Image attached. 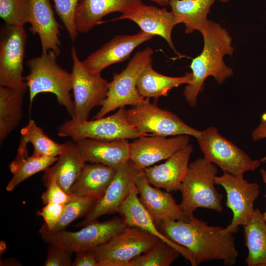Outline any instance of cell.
<instances>
[{
  "label": "cell",
  "instance_id": "cell-17",
  "mask_svg": "<svg viewBox=\"0 0 266 266\" xmlns=\"http://www.w3.org/2000/svg\"><path fill=\"white\" fill-rule=\"evenodd\" d=\"M154 35L140 31L133 35H117L82 61L90 71L101 73L107 67L127 60L139 45Z\"/></svg>",
  "mask_w": 266,
  "mask_h": 266
},
{
  "label": "cell",
  "instance_id": "cell-16",
  "mask_svg": "<svg viewBox=\"0 0 266 266\" xmlns=\"http://www.w3.org/2000/svg\"><path fill=\"white\" fill-rule=\"evenodd\" d=\"M135 185L140 202L158 228L163 222L189 220L170 192L151 185L143 170L138 176Z\"/></svg>",
  "mask_w": 266,
  "mask_h": 266
},
{
  "label": "cell",
  "instance_id": "cell-23",
  "mask_svg": "<svg viewBox=\"0 0 266 266\" xmlns=\"http://www.w3.org/2000/svg\"><path fill=\"white\" fill-rule=\"evenodd\" d=\"M31 7L30 30L38 35L42 52L51 50L58 56L61 53V26L55 19L49 0H31Z\"/></svg>",
  "mask_w": 266,
  "mask_h": 266
},
{
  "label": "cell",
  "instance_id": "cell-14",
  "mask_svg": "<svg viewBox=\"0 0 266 266\" xmlns=\"http://www.w3.org/2000/svg\"><path fill=\"white\" fill-rule=\"evenodd\" d=\"M142 170L130 160L118 168L103 196L97 201L79 226H84L104 215L118 213L131 193L136 189V180Z\"/></svg>",
  "mask_w": 266,
  "mask_h": 266
},
{
  "label": "cell",
  "instance_id": "cell-7",
  "mask_svg": "<svg viewBox=\"0 0 266 266\" xmlns=\"http://www.w3.org/2000/svg\"><path fill=\"white\" fill-rule=\"evenodd\" d=\"M57 133L62 137H70L73 141L81 138L112 141L147 135L140 133L129 122L124 107L110 116L90 121L71 119L65 121L58 127Z\"/></svg>",
  "mask_w": 266,
  "mask_h": 266
},
{
  "label": "cell",
  "instance_id": "cell-13",
  "mask_svg": "<svg viewBox=\"0 0 266 266\" xmlns=\"http://www.w3.org/2000/svg\"><path fill=\"white\" fill-rule=\"evenodd\" d=\"M216 185L222 186L226 193L227 207L232 212L231 223L223 228L224 233H235L239 227L244 226L251 218L255 209L254 204L261 193L257 182H249L243 176L223 172L215 177Z\"/></svg>",
  "mask_w": 266,
  "mask_h": 266
},
{
  "label": "cell",
  "instance_id": "cell-31",
  "mask_svg": "<svg viewBox=\"0 0 266 266\" xmlns=\"http://www.w3.org/2000/svg\"><path fill=\"white\" fill-rule=\"evenodd\" d=\"M20 133L21 138L33 145L34 156L58 157L66 146L65 143H58L48 137L33 119L21 129Z\"/></svg>",
  "mask_w": 266,
  "mask_h": 266
},
{
  "label": "cell",
  "instance_id": "cell-34",
  "mask_svg": "<svg viewBox=\"0 0 266 266\" xmlns=\"http://www.w3.org/2000/svg\"><path fill=\"white\" fill-rule=\"evenodd\" d=\"M97 201V200L89 197L74 196L71 200L65 204L60 219L52 231L64 230L76 219L86 217Z\"/></svg>",
  "mask_w": 266,
  "mask_h": 266
},
{
  "label": "cell",
  "instance_id": "cell-22",
  "mask_svg": "<svg viewBox=\"0 0 266 266\" xmlns=\"http://www.w3.org/2000/svg\"><path fill=\"white\" fill-rule=\"evenodd\" d=\"M118 213L128 226L136 227L149 233L175 248L189 261L191 266H197L193 254L187 248L170 240L156 225L154 221L139 201L137 188L133 190L124 202Z\"/></svg>",
  "mask_w": 266,
  "mask_h": 266
},
{
  "label": "cell",
  "instance_id": "cell-10",
  "mask_svg": "<svg viewBox=\"0 0 266 266\" xmlns=\"http://www.w3.org/2000/svg\"><path fill=\"white\" fill-rule=\"evenodd\" d=\"M126 116L129 122L144 135L165 137L188 135L196 138L200 133L175 114L151 103L149 99L126 110Z\"/></svg>",
  "mask_w": 266,
  "mask_h": 266
},
{
  "label": "cell",
  "instance_id": "cell-19",
  "mask_svg": "<svg viewBox=\"0 0 266 266\" xmlns=\"http://www.w3.org/2000/svg\"><path fill=\"white\" fill-rule=\"evenodd\" d=\"M129 19L136 23L141 31L148 34L157 35L165 39L170 48L179 56L181 55L174 47L171 38L173 28L181 23L179 20L166 8H160L145 4L112 20Z\"/></svg>",
  "mask_w": 266,
  "mask_h": 266
},
{
  "label": "cell",
  "instance_id": "cell-18",
  "mask_svg": "<svg viewBox=\"0 0 266 266\" xmlns=\"http://www.w3.org/2000/svg\"><path fill=\"white\" fill-rule=\"evenodd\" d=\"M193 151L192 144L178 150L164 163L143 169L148 182L153 186L168 192L179 190L189 169Z\"/></svg>",
  "mask_w": 266,
  "mask_h": 266
},
{
  "label": "cell",
  "instance_id": "cell-1",
  "mask_svg": "<svg viewBox=\"0 0 266 266\" xmlns=\"http://www.w3.org/2000/svg\"><path fill=\"white\" fill-rule=\"evenodd\" d=\"M224 228L209 226L194 215L187 221L161 223L159 229L173 242L188 249L197 266L207 262L222 261L224 265L235 264L238 257L233 233H224Z\"/></svg>",
  "mask_w": 266,
  "mask_h": 266
},
{
  "label": "cell",
  "instance_id": "cell-33",
  "mask_svg": "<svg viewBox=\"0 0 266 266\" xmlns=\"http://www.w3.org/2000/svg\"><path fill=\"white\" fill-rule=\"evenodd\" d=\"M31 0H0V17L5 24L24 27L30 23Z\"/></svg>",
  "mask_w": 266,
  "mask_h": 266
},
{
  "label": "cell",
  "instance_id": "cell-42",
  "mask_svg": "<svg viewBox=\"0 0 266 266\" xmlns=\"http://www.w3.org/2000/svg\"><path fill=\"white\" fill-rule=\"evenodd\" d=\"M151 1L157 3L160 6H165L168 5L169 0H151Z\"/></svg>",
  "mask_w": 266,
  "mask_h": 266
},
{
  "label": "cell",
  "instance_id": "cell-11",
  "mask_svg": "<svg viewBox=\"0 0 266 266\" xmlns=\"http://www.w3.org/2000/svg\"><path fill=\"white\" fill-rule=\"evenodd\" d=\"M159 240L141 229L127 226L94 250L98 266H130L133 259L147 252Z\"/></svg>",
  "mask_w": 266,
  "mask_h": 266
},
{
  "label": "cell",
  "instance_id": "cell-41",
  "mask_svg": "<svg viewBox=\"0 0 266 266\" xmlns=\"http://www.w3.org/2000/svg\"><path fill=\"white\" fill-rule=\"evenodd\" d=\"M260 172L263 182L266 186V193L265 195H264V197L266 199V169L262 168L260 169ZM262 215L264 220L266 222V210L262 213Z\"/></svg>",
  "mask_w": 266,
  "mask_h": 266
},
{
  "label": "cell",
  "instance_id": "cell-21",
  "mask_svg": "<svg viewBox=\"0 0 266 266\" xmlns=\"http://www.w3.org/2000/svg\"><path fill=\"white\" fill-rule=\"evenodd\" d=\"M144 4L142 0H80L76 13V30L78 33H86L100 24L108 14L126 13Z\"/></svg>",
  "mask_w": 266,
  "mask_h": 266
},
{
  "label": "cell",
  "instance_id": "cell-8",
  "mask_svg": "<svg viewBox=\"0 0 266 266\" xmlns=\"http://www.w3.org/2000/svg\"><path fill=\"white\" fill-rule=\"evenodd\" d=\"M196 139L203 157L218 166L223 172L243 176L245 172L255 171L261 165L260 160L252 159L221 135L215 127L210 126L200 131Z\"/></svg>",
  "mask_w": 266,
  "mask_h": 266
},
{
  "label": "cell",
  "instance_id": "cell-27",
  "mask_svg": "<svg viewBox=\"0 0 266 266\" xmlns=\"http://www.w3.org/2000/svg\"><path fill=\"white\" fill-rule=\"evenodd\" d=\"M245 245L248 251L245 263L248 266H266V222L258 209L244 226Z\"/></svg>",
  "mask_w": 266,
  "mask_h": 266
},
{
  "label": "cell",
  "instance_id": "cell-43",
  "mask_svg": "<svg viewBox=\"0 0 266 266\" xmlns=\"http://www.w3.org/2000/svg\"><path fill=\"white\" fill-rule=\"evenodd\" d=\"M6 245L5 242L3 240H1L0 242V255L1 254V253L2 254L3 253H4L5 251L6 250Z\"/></svg>",
  "mask_w": 266,
  "mask_h": 266
},
{
  "label": "cell",
  "instance_id": "cell-40",
  "mask_svg": "<svg viewBox=\"0 0 266 266\" xmlns=\"http://www.w3.org/2000/svg\"><path fill=\"white\" fill-rule=\"evenodd\" d=\"M251 138L254 142L266 138V112L261 115L258 125L252 131ZM260 161L261 163H266V155Z\"/></svg>",
  "mask_w": 266,
  "mask_h": 266
},
{
  "label": "cell",
  "instance_id": "cell-6",
  "mask_svg": "<svg viewBox=\"0 0 266 266\" xmlns=\"http://www.w3.org/2000/svg\"><path fill=\"white\" fill-rule=\"evenodd\" d=\"M153 53V49L149 47L137 51L124 69L114 74L109 83L106 98L93 119L104 117L116 109L129 105L133 106L146 100L139 93L136 84L142 71L151 63Z\"/></svg>",
  "mask_w": 266,
  "mask_h": 266
},
{
  "label": "cell",
  "instance_id": "cell-2",
  "mask_svg": "<svg viewBox=\"0 0 266 266\" xmlns=\"http://www.w3.org/2000/svg\"><path fill=\"white\" fill-rule=\"evenodd\" d=\"M202 35L203 49L192 60L190 65L192 79L186 84L183 93L185 100L192 107L197 105L198 97L203 90L208 77H213L218 84H222L233 74V69L223 60L226 55L232 56L234 51L230 33L219 23L208 20L206 30Z\"/></svg>",
  "mask_w": 266,
  "mask_h": 266
},
{
  "label": "cell",
  "instance_id": "cell-12",
  "mask_svg": "<svg viewBox=\"0 0 266 266\" xmlns=\"http://www.w3.org/2000/svg\"><path fill=\"white\" fill-rule=\"evenodd\" d=\"M27 35L24 27L4 24L0 32V86L27 92L23 62Z\"/></svg>",
  "mask_w": 266,
  "mask_h": 266
},
{
  "label": "cell",
  "instance_id": "cell-29",
  "mask_svg": "<svg viewBox=\"0 0 266 266\" xmlns=\"http://www.w3.org/2000/svg\"><path fill=\"white\" fill-rule=\"evenodd\" d=\"M26 91L0 86V141L2 142L17 128L22 118Z\"/></svg>",
  "mask_w": 266,
  "mask_h": 266
},
{
  "label": "cell",
  "instance_id": "cell-39",
  "mask_svg": "<svg viewBox=\"0 0 266 266\" xmlns=\"http://www.w3.org/2000/svg\"><path fill=\"white\" fill-rule=\"evenodd\" d=\"M72 266H98V261L94 250L75 253Z\"/></svg>",
  "mask_w": 266,
  "mask_h": 266
},
{
  "label": "cell",
  "instance_id": "cell-36",
  "mask_svg": "<svg viewBox=\"0 0 266 266\" xmlns=\"http://www.w3.org/2000/svg\"><path fill=\"white\" fill-rule=\"evenodd\" d=\"M43 181L46 187V190L41 196L44 204L49 202L66 204L74 198V195L66 193L62 188L53 176L45 172Z\"/></svg>",
  "mask_w": 266,
  "mask_h": 266
},
{
  "label": "cell",
  "instance_id": "cell-35",
  "mask_svg": "<svg viewBox=\"0 0 266 266\" xmlns=\"http://www.w3.org/2000/svg\"><path fill=\"white\" fill-rule=\"evenodd\" d=\"M56 11L63 22L72 42L77 37L75 17L80 0H53Z\"/></svg>",
  "mask_w": 266,
  "mask_h": 266
},
{
  "label": "cell",
  "instance_id": "cell-5",
  "mask_svg": "<svg viewBox=\"0 0 266 266\" xmlns=\"http://www.w3.org/2000/svg\"><path fill=\"white\" fill-rule=\"evenodd\" d=\"M127 226L122 217H115L103 222L94 221L76 232L50 231L43 224L39 233L46 243L59 246L72 253L94 250Z\"/></svg>",
  "mask_w": 266,
  "mask_h": 266
},
{
  "label": "cell",
  "instance_id": "cell-26",
  "mask_svg": "<svg viewBox=\"0 0 266 266\" xmlns=\"http://www.w3.org/2000/svg\"><path fill=\"white\" fill-rule=\"evenodd\" d=\"M215 0H169L168 5L172 13L185 25V32L195 31L201 34L206 30L207 15Z\"/></svg>",
  "mask_w": 266,
  "mask_h": 266
},
{
  "label": "cell",
  "instance_id": "cell-25",
  "mask_svg": "<svg viewBox=\"0 0 266 266\" xmlns=\"http://www.w3.org/2000/svg\"><path fill=\"white\" fill-rule=\"evenodd\" d=\"M65 144V148L57 161L44 172L53 176L62 188L69 194L86 163L74 141H68Z\"/></svg>",
  "mask_w": 266,
  "mask_h": 266
},
{
  "label": "cell",
  "instance_id": "cell-37",
  "mask_svg": "<svg viewBox=\"0 0 266 266\" xmlns=\"http://www.w3.org/2000/svg\"><path fill=\"white\" fill-rule=\"evenodd\" d=\"M72 253L54 245H49L44 266H71Z\"/></svg>",
  "mask_w": 266,
  "mask_h": 266
},
{
  "label": "cell",
  "instance_id": "cell-20",
  "mask_svg": "<svg viewBox=\"0 0 266 266\" xmlns=\"http://www.w3.org/2000/svg\"><path fill=\"white\" fill-rule=\"evenodd\" d=\"M74 141L85 163L100 164L117 169L130 160L131 143L128 139L81 138Z\"/></svg>",
  "mask_w": 266,
  "mask_h": 266
},
{
  "label": "cell",
  "instance_id": "cell-9",
  "mask_svg": "<svg viewBox=\"0 0 266 266\" xmlns=\"http://www.w3.org/2000/svg\"><path fill=\"white\" fill-rule=\"evenodd\" d=\"M71 57L73 95L71 119L86 121L93 108L103 104L107 96L109 82L101 76V73L91 72L84 66L74 46L71 48Z\"/></svg>",
  "mask_w": 266,
  "mask_h": 266
},
{
  "label": "cell",
  "instance_id": "cell-30",
  "mask_svg": "<svg viewBox=\"0 0 266 266\" xmlns=\"http://www.w3.org/2000/svg\"><path fill=\"white\" fill-rule=\"evenodd\" d=\"M58 157L27 156L19 160H13L9 166L13 176L5 189L8 192L14 190L20 183L33 175L52 166Z\"/></svg>",
  "mask_w": 266,
  "mask_h": 266
},
{
  "label": "cell",
  "instance_id": "cell-15",
  "mask_svg": "<svg viewBox=\"0 0 266 266\" xmlns=\"http://www.w3.org/2000/svg\"><path fill=\"white\" fill-rule=\"evenodd\" d=\"M190 136L179 135L170 137L147 135L134 139L131 143L130 160L140 170L166 160L189 144Z\"/></svg>",
  "mask_w": 266,
  "mask_h": 266
},
{
  "label": "cell",
  "instance_id": "cell-3",
  "mask_svg": "<svg viewBox=\"0 0 266 266\" xmlns=\"http://www.w3.org/2000/svg\"><path fill=\"white\" fill-rule=\"evenodd\" d=\"M57 57L49 50L42 52L40 56L27 62L29 72L24 78L29 91L30 106L39 94L50 93L56 96L58 102L71 117L73 111L70 94L71 74L57 63Z\"/></svg>",
  "mask_w": 266,
  "mask_h": 266
},
{
  "label": "cell",
  "instance_id": "cell-38",
  "mask_svg": "<svg viewBox=\"0 0 266 266\" xmlns=\"http://www.w3.org/2000/svg\"><path fill=\"white\" fill-rule=\"evenodd\" d=\"M37 215L44 220V225L49 230H53L62 214L65 204L49 202L44 204Z\"/></svg>",
  "mask_w": 266,
  "mask_h": 266
},
{
  "label": "cell",
  "instance_id": "cell-24",
  "mask_svg": "<svg viewBox=\"0 0 266 266\" xmlns=\"http://www.w3.org/2000/svg\"><path fill=\"white\" fill-rule=\"evenodd\" d=\"M116 170L114 168L100 164H85L71 187L69 194L76 196L89 197L98 200L104 195Z\"/></svg>",
  "mask_w": 266,
  "mask_h": 266
},
{
  "label": "cell",
  "instance_id": "cell-28",
  "mask_svg": "<svg viewBox=\"0 0 266 266\" xmlns=\"http://www.w3.org/2000/svg\"><path fill=\"white\" fill-rule=\"evenodd\" d=\"M192 79V72L180 77L163 75L155 71L150 63L139 76L136 86L144 98L156 100L161 96L167 97L168 92L173 88L189 84Z\"/></svg>",
  "mask_w": 266,
  "mask_h": 266
},
{
  "label": "cell",
  "instance_id": "cell-4",
  "mask_svg": "<svg viewBox=\"0 0 266 266\" xmlns=\"http://www.w3.org/2000/svg\"><path fill=\"white\" fill-rule=\"evenodd\" d=\"M217 173L216 165L204 157L189 164L187 174L179 190L182 196L180 205L189 218L199 208L222 211L223 195L215 187Z\"/></svg>",
  "mask_w": 266,
  "mask_h": 266
},
{
  "label": "cell",
  "instance_id": "cell-32",
  "mask_svg": "<svg viewBox=\"0 0 266 266\" xmlns=\"http://www.w3.org/2000/svg\"><path fill=\"white\" fill-rule=\"evenodd\" d=\"M180 255L177 249L159 239L147 252L133 259L130 266H169Z\"/></svg>",
  "mask_w": 266,
  "mask_h": 266
},
{
  "label": "cell",
  "instance_id": "cell-44",
  "mask_svg": "<svg viewBox=\"0 0 266 266\" xmlns=\"http://www.w3.org/2000/svg\"><path fill=\"white\" fill-rule=\"evenodd\" d=\"M217 0L222 2H227L229 1V0Z\"/></svg>",
  "mask_w": 266,
  "mask_h": 266
}]
</instances>
